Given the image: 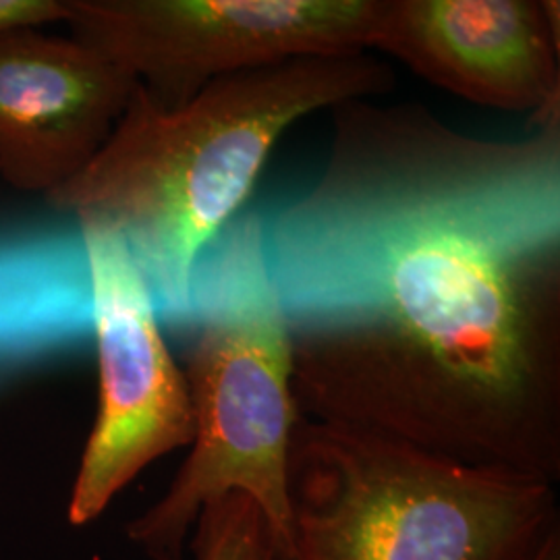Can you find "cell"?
Returning <instances> with one entry per match:
<instances>
[{"label":"cell","instance_id":"8fae6325","mask_svg":"<svg viewBox=\"0 0 560 560\" xmlns=\"http://www.w3.org/2000/svg\"><path fill=\"white\" fill-rule=\"evenodd\" d=\"M529 560H560V529L541 544L538 552Z\"/></svg>","mask_w":560,"mask_h":560},{"label":"cell","instance_id":"5b68a950","mask_svg":"<svg viewBox=\"0 0 560 560\" xmlns=\"http://www.w3.org/2000/svg\"><path fill=\"white\" fill-rule=\"evenodd\" d=\"M381 15L382 0H67L73 38L164 108L226 75L370 52Z\"/></svg>","mask_w":560,"mask_h":560},{"label":"cell","instance_id":"6da1fadb","mask_svg":"<svg viewBox=\"0 0 560 560\" xmlns=\"http://www.w3.org/2000/svg\"><path fill=\"white\" fill-rule=\"evenodd\" d=\"M318 180L261 214L301 418L560 480V110L521 140L340 102Z\"/></svg>","mask_w":560,"mask_h":560},{"label":"cell","instance_id":"8992f818","mask_svg":"<svg viewBox=\"0 0 560 560\" xmlns=\"http://www.w3.org/2000/svg\"><path fill=\"white\" fill-rule=\"evenodd\" d=\"M78 222L101 402L73 483L69 521L88 525L150 463L191 446L196 420L185 374L166 347L150 289L125 243L104 222Z\"/></svg>","mask_w":560,"mask_h":560},{"label":"cell","instance_id":"277c9868","mask_svg":"<svg viewBox=\"0 0 560 560\" xmlns=\"http://www.w3.org/2000/svg\"><path fill=\"white\" fill-rule=\"evenodd\" d=\"M293 560H529L555 483L301 418L289 451Z\"/></svg>","mask_w":560,"mask_h":560},{"label":"cell","instance_id":"ba28073f","mask_svg":"<svg viewBox=\"0 0 560 560\" xmlns=\"http://www.w3.org/2000/svg\"><path fill=\"white\" fill-rule=\"evenodd\" d=\"M138 80L75 38L0 36V179L50 196L110 138Z\"/></svg>","mask_w":560,"mask_h":560},{"label":"cell","instance_id":"9c48e42d","mask_svg":"<svg viewBox=\"0 0 560 560\" xmlns=\"http://www.w3.org/2000/svg\"><path fill=\"white\" fill-rule=\"evenodd\" d=\"M189 550L194 560H280L258 504L237 492L201 509Z\"/></svg>","mask_w":560,"mask_h":560},{"label":"cell","instance_id":"30bf717a","mask_svg":"<svg viewBox=\"0 0 560 560\" xmlns=\"http://www.w3.org/2000/svg\"><path fill=\"white\" fill-rule=\"evenodd\" d=\"M67 21V0H0V36Z\"/></svg>","mask_w":560,"mask_h":560},{"label":"cell","instance_id":"52a82bcc","mask_svg":"<svg viewBox=\"0 0 560 560\" xmlns=\"http://www.w3.org/2000/svg\"><path fill=\"white\" fill-rule=\"evenodd\" d=\"M374 50L463 101L529 120L560 110L559 2L382 0Z\"/></svg>","mask_w":560,"mask_h":560},{"label":"cell","instance_id":"3957f363","mask_svg":"<svg viewBox=\"0 0 560 560\" xmlns=\"http://www.w3.org/2000/svg\"><path fill=\"white\" fill-rule=\"evenodd\" d=\"M187 326L191 453L161 501L127 525V538L152 560H183L201 509L237 492L258 504L280 560H293L289 451L301 416L260 212H243L201 252Z\"/></svg>","mask_w":560,"mask_h":560},{"label":"cell","instance_id":"7a4b0ae2","mask_svg":"<svg viewBox=\"0 0 560 560\" xmlns=\"http://www.w3.org/2000/svg\"><path fill=\"white\" fill-rule=\"evenodd\" d=\"M395 85L390 65L363 55L307 57L208 83L164 108L140 81L85 171L46 201L119 235L164 324L187 326L194 266L240 217L280 138L340 102Z\"/></svg>","mask_w":560,"mask_h":560}]
</instances>
